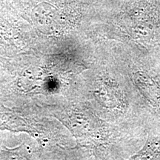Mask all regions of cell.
I'll list each match as a JSON object with an SVG mask.
<instances>
[{"mask_svg":"<svg viewBox=\"0 0 160 160\" xmlns=\"http://www.w3.org/2000/svg\"><path fill=\"white\" fill-rule=\"evenodd\" d=\"M159 12L154 0H138L125 8L117 24L123 28L133 31L151 32L159 24Z\"/></svg>","mask_w":160,"mask_h":160,"instance_id":"6da1fadb","label":"cell"},{"mask_svg":"<svg viewBox=\"0 0 160 160\" xmlns=\"http://www.w3.org/2000/svg\"><path fill=\"white\" fill-rule=\"evenodd\" d=\"M160 145L155 143H149L145 147L142 151H141L136 155L135 158H151L155 157L160 153Z\"/></svg>","mask_w":160,"mask_h":160,"instance_id":"7a4b0ae2","label":"cell"}]
</instances>
